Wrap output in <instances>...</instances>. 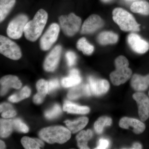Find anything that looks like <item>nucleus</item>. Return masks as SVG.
I'll use <instances>...</instances> for the list:
<instances>
[{"instance_id":"4be33fe9","label":"nucleus","mask_w":149,"mask_h":149,"mask_svg":"<svg viewBox=\"0 0 149 149\" xmlns=\"http://www.w3.org/2000/svg\"><path fill=\"white\" fill-rule=\"evenodd\" d=\"M63 110L68 113L75 114H86L90 111V108L88 107L80 106L68 101L64 103Z\"/></svg>"},{"instance_id":"c85d7f7f","label":"nucleus","mask_w":149,"mask_h":149,"mask_svg":"<svg viewBox=\"0 0 149 149\" xmlns=\"http://www.w3.org/2000/svg\"><path fill=\"white\" fill-rule=\"evenodd\" d=\"M30 94L31 90L30 88L27 86H25L22 89L19 93L10 96L8 98V100L12 102H17L28 98L30 96Z\"/></svg>"},{"instance_id":"7ed1b4c3","label":"nucleus","mask_w":149,"mask_h":149,"mask_svg":"<svg viewBox=\"0 0 149 149\" xmlns=\"http://www.w3.org/2000/svg\"><path fill=\"white\" fill-rule=\"evenodd\" d=\"M113 19L120 29L125 32H138L140 24L132 14L123 9L118 8L112 12Z\"/></svg>"},{"instance_id":"2f4dec72","label":"nucleus","mask_w":149,"mask_h":149,"mask_svg":"<svg viewBox=\"0 0 149 149\" xmlns=\"http://www.w3.org/2000/svg\"><path fill=\"white\" fill-rule=\"evenodd\" d=\"M61 112L60 106L58 104H56L52 109L45 112V116L47 119H54L59 116L61 113Z\"/></svg>"},{"instance_id":"c756f323","label":"nucleus","mask_w":149,"mask_h":149,"mask_svg":"<svg viewBox=\"0 0 149 149\" xmlns=\"http://www.w3.org/2000/svg\"><path fill=\"white\" fill-rule=\"evenodd\" d=\"M0 112L1 116L5 118L13 117L16 115V112L11 105L7 103H3L0 106Z\"/></svg>"},{"instance_id":"423d86ee","label":"nucleus","mask_w":149,"mask_h":149,"mask_svg":"<svg viewBox=\"0 0 149 149\" xmlns=\"http://www.w3.org/2000/svg\"><path fill=\"white\" fill-rule=\"evenodd\" d=\"M0 52L4 56L14 60L21 58V49L16 43L7 37L0 36Z\"/></svg>"},{"instance_id":"f03ea898","label":"nucleus","mask_w":149,"mask_h":149,"mask_svg":"<svg viewBox=\"0 0 149 149\" xmlns=\"http://www.w3.org/2000/svg\"><path fill=\"white\" fill-rule=\"evenodd\" d=\"M39 136L41 139L49 144H63L70 139L71 132L62 126H54L42 129Z\"/></svg>"},{"instance_id":"b1692460","label":"nucleus","mask_w":149,"mask_h":149,"mask_svg":"<svg viewBox=\"0 0 149 149\" xmlns=\"http://www.w3.org/2000/svg\"><path fill=\"white\" fill-rule=\"evenodd\" d=\"M16 0H0V22L3 21L15 5Z\"/></svg>"},{"instance_id":"f704fd0d","label":"nucleus","mask_w":149,"mask_h":149,"mask_svg":"<svg viewBox=\"0 0 149 149\" xmlns=\"http://www.w3.org/2000/svg\"><path fill=\"white\" fill-rule=\"evenodd\" d=\"M59 87L58 80L57 79H52L48 82V93L53 92Z\"/></svg>"},{"instance_id":"4c0bfd02","label":"nucleus","mask_w":149,"mask_h":149,"mask_svg":"<svg viewBox=\"0 0 149 149\" xmlns=\"http://www.w3.org/2000/svg\"><path fill=\"white\" fill-rule=\"evenodd\" d=\"M36 141L38 142V143L39 144V145H40V147H43L44 146H45V144H44V143H43V141H41V140H40V139H35Z\"/></svg>"},{"instance_id":"412c9836","label":"nucleus","mask_w":149,"mask_h":149,"mask_svg":"<svg viewBox=\"0 0 149 149\" xmlns=\"http://www.w3.org/2000/svg\"><path fill=\"white\" fill-rule=\"evenodd\" d=\"M118 40V37L117 34L109 31L102 32L97 37L98 42L102 45L115 44Z\"/></svg>"},{"instance_id":"bb28decb","label":"nucleus","mask_w":149,"mask_h":149,"mask_svg":"<svg viewBox=\"0 0 149 149\" xmlns=\"http://www.w3.org/2000/svg\"><path fill=\"white\" fill-rule=\"evenodd\" d=\"M77 47L78 50L82 51L84 54L87 55H91L94 50V46L88 42L84 37L77 41Z\"/></svg>"},{"instance_id":"9d476101","label":"nucleus","mask_w":149,"mask_h":149,"mask_svg":"<svg viewBox=\"0 0 149 149\" xmlns=\"http://www.w3.org/2000/svg\"><path fill=\"white\" fill-rule=\"evenodd\" d=\"M127 41L131 49L137 53L144 54L149 49L148 42L136 33H131L128 35Z\"/></svg>"},{"instance_id":"4468645a","label":"nucleus","mask_w":149,"mask_h":149,"mask_svg":"<svg viewBox=\"0 0 149 149\" xmlns=\"http://www.w3.org/2000/svg\"><path fill=\"white\" fill-rule=\"evenodd\" d=\"M120 128L128 129L130 127L133 128V131L136 134H140L144 132L146 129V125L143 122L135 118L123 117L120 119L119 123Z\"/></svg>"},{"instance_id":"7c9ffc66","label":"nucleus","mask_w":149,"mask_h":149,"mask_svg":"<svg viewBox=\"0 0 149 149\" xmlns=\"http://www.w3.org/2000/svg\"><path fill=\"white\" fill-rule=\"evenodd\" d=\"M21 142L25 149H38L41 147L35 139H31L27 136L23 137L21 139Z\"/></svg>"},{"instance_id":"473e14b6","label":"nucleus","mask_w":149,"mask_h":149,"mask_svg":"<svg viewBox=\"0 0 149 149\" xmlns=\"http://www.w3.org/2000/svg\"><path fill=\"white\" fill-rule=\"evenodd\" d=\"M13 127L15 130L19 132L23 133H27L29 131V128L25 123H24L19 118L13 120Z\"/></svg>"},{"instance_id":"a878e982","label":"nucleus","mask_w":149,"mask_h":149,"mask_svg":"<svg viewBox=\"0 0 149 149\" xmlns=\"http://www.w3.org/2000/svg\"><path fill=\"white\" fill-rule=\"evenodd\" d=\"M13 128V120L4 119L0 120V135L2 138L8 137L11 133Z\"/></svg>"},{"instance_id":"f3484780","label":"nucleus","mask_w":149,"mask_h":149,"mask_svg":"<svg viewBox=\"0 0 149 149\" xmlns=\"http://www.w3.org/2000/svg\"><path fill=\"white\" fill-rule=\"evenodd\" d=\"M131 85L136 91H146L149 86V74L145 76L134 74L131 79Z\"/></svg>"},{"instance_id":"1a4fd4ad","label":"nucleus","mask_w":149,"mask_h":149,"mask_svg":"<svg viewBox=\"0 0 149 149\" xmlns=\"http://www.w3.org/2000/svg\"><path fill=\"white\" fill-rule=\"evenodd\" d=\"M133 98L137 102L139 114L142 121H146L149 117V98L145 94L136 93L133 94Z\"/></svg>"},{"instance_id":"6ab92c4d","label":"nucleus","mask_w":149,"mask_h":149,"mask_svg":"<svg viewBox=\"0 0 149 149\" xmlns=\"http://www.w3.org/2000/svg\"><path fill=\"white\" fill-rule=\"evenodd\" d=\"M82 78L80 77L79 71L76 69L71 70L68 77H65L62 80L63 87L68 88L74 87L81 83Z\"/></svg>"},{"instance_id":"aec40b11","label":"nucleus","mask_w":149,"mask_h":149,"mask_svg":"<svg viewBox=\"0 0 149 149\" xmlns=\"http://www.w3.org/2000/svg\"><path fill=\"white\" fill-rule=\"evenodd\" d=\"M89 119L87 117H80L73 121L66 120L64 123L68 129L72 133H77L83 129L87 125Z\"/></svg>"},{"instance_id":"c9c22d12","label":"nucleus","mask_w":149,"mask_h":149,"mask_svg":"<svg viewBox=\"0 0 149 149\" xmlns=\"http://www.w3.org/2000/svg\"><path fill=\"white\" fill-rule=\"evenodd\" d=\"M109 141L108 139H101L99 140L98 145L96 149H106L109 146Z\"/></svg>"},{"instance_id":"f257e3e1","label":"nucleus","mask_w":149,"mask_h":149,"mask_svg":"<svg viewBox=\"0 0 149 149\" xmlns=\"http://www.w3.org/2000/svg\"><path fill=\"white\" fill-rule=\"evenodd\" d=\"M48 19V14L41 9L37 12L34 18L28 22L24 29L25 38L31 42H35L43 32Z\"/></svg>"},{"instance_id":"6e6552de","label":"nucleus","mask_w":149,"mask_h":149,"mask_svg":"<svg viewBox=\"0 0 149 149\" xmlns=\"http://www.w3.org/2000/svg\"><path fill=\"white\" fill-rule=\"evenodd\" d=\"M60 32L59 26L56 23L51 24L40 41V48L43 51H47L50 49L57 40Z\"/></svg>"},{"instance_id":"5701e85b","label":"nucleus","mask_w":149,"mask_h":149,"mask_svg":"<svg viewBox=\"0 0 149 149\" xmlns=\"http://www.w3.org/2000/svg\"><path fill=\"white\" fill-rule=\"evenodd\" d=\"M93 133L91 130H83L76 136L77 146L80 149H89L88 146V141L92 139Z\"/></svg>"},{"instance_id":"ddd939ff","label":"nucleus","mask_w":149,"mask_h":149,"mask_svg":"<svg viewBox=\"0 0 149 149\" xmlns=\"http://www.w3.org/2000/svg\"><path fill=\"white\" fill-rule=\"evenodd\" d=\"M88 81L91 92L95 95H102L106 93L109 90V83L107 80L96 79L90 76L88 78Z\"/></svg>"},{"instance_id":"39448f33","label":"nucleus","mask_w":149,"mask_h":149,"mask_svg":"<svg viewBox=\"0 0 149 149\" xmlns=\"http://www.w3.org/2000/svg\"><path fill=\"white\" fill-rule=\"evenodd\" d=\"M59 21L63 32L69 37L74 36L77 33L82 22L81 18L73 13L68 15H61L59 17Z\"/></svg>"},{"instance_id":"0eeeda50","label":"nucleus","mask_w":149,"mask_h":149,"mask_svg":"<svg viewBox=\"0 0 149 149\" xmlns=\"http://www.w3.org/2000/svg\"><path fill=\"white\" fill-rule=\"evenodd\" d=\"M28 17L24 14H20L13 18L10 22L7 29V33L12 39H19L24 32V28L28 22Z\"/></svg>"},{"instance_id":"72a5a7b5","label":"nucleus","mask_w":149,"mask_h":149,"mask_svg":"<svg viewBox=\"0 0 149 149\" xmlns=\"http://www.w3.org/2000/svg\"><path fill=\"white\" fill-rule=\"evenodd\" d=\"M68 64L69 66H72L75 64L77 59L76 54L73 52L69 51L66 53L65 54Z\"/></svg>"},{"instance_id":"58836bf2","label":"nucleus","mask_w":149,"mask_h":149,"mask_svg":"<svg viewBox=\"0 0 149 149\" xmlns=\"http://www.w3.org/2000/svg\"><path fill=\"white\" fill-rule=\"evenodd\" d=\"M6 145L5 143L3 141H0V149H5Z\"/></svg>"},{"instance_id":"a211bd4d","label":"nucleus","mask_w":149,"mask_h":149,"mask_svg":"<svg viewBox=\"0 0 149 149\" xmlns=\"http://www.w3.org/2000/svg\"><path fill=\"white\" fill-rule=\"evenodd\" d=\"M37 93L33 98L34 103L37 104H42L45 97L48 93V82L44 79H41L36 84Z\"/></svg>"},{"instance_id":"cd10ccee","label":"nucleus","mask_w":149,"mask_h":149,"mask_svg":"<svg viewBox=\"0 0 149 149\" xmlns=\"http://www.w3.org/2000/svg\"><path fill=\"white\" fill-rule=\"evenodd\" d=\"M112 123V119L107 116H102L100 117L95 123L94 128L96 133L101 134L103 131L104 127L110 126Z\"/></svg>"},{"instance_id":"ea45409f","label":"nucleus","mask_w":149,"mask_h":149,"mask_svg":"<svg viewBox=\"0 0 149 149\" xmlns=\"http://www.w3.org/2000/svg\"><path fill=\"white\" fill-rule=\"evenodd\" d=\"M102 1L104 2H108L110 1L111 0H102Z\"/></svg>"},{"instance_id":"9b49d317","label":"nucleus","mask_w":149,"mask_h":149,"mask_svg":"<svg viewBox=\"0 0 149 149\" xmlns=\"http://www.w3.org/2000/svg\"><path fill=\"white\" fill-rule=\"evenodd\" d=\"M104 25V22L100 17L97 15H92L83 23L81 33L83 34L94 33L102 28Z\"/></svg>"},{"instance_id":"f8f14e48","label":"nucleus","mask_w":149,"mask_h":149,"mask_svg":"<svg viewBox=\"0 0 149 149\" xmlns=\"http://www.w3.org/2000/svg\"><path fill=\"white\" fill-rule=\"evenodd\" d=\"M62 47L60 45L54 48L45 60L44 69L48 72H53L56 69L60 59Z\"/></svg>"},{"instance_id":"dca6fc26","label":"nucleus","mask_w":149,"mask_h":149,"mask_svg":"<svg viewBox=\"0 0 149 149\" xmlns=\"http://www.w3.org/2000/svg\"><path fill=\"white\" fill-rule=\"evenodd\" d=\"M91 91L88 84H82L74 86L68 94V97L70 100H75L83 96H90Z\"/></svg>"},{"instance_id":"a19ab883","label":"nucleus","mask_w":149,"mask_h":149,"mask_svg":"<svg viewBox=\"0 0 149 149\" xmlns=\"http://www.w3.org/2000/svg\"><path fill=\"white\" fill-rule=\"evenodd\" d=\"M148 95H149V92H148Z\"/></svg>"},{"instance_id":"e433bc0d","label":"nucleus","mask_w":149,"mask_h":149,"mask_svg":"<svg viewBox=\"0 0 149 149\" xmlns=\"http://www.w3.org/2000/svg\"><path fill=\"white\" fill-rule=\"evenodd\" d=\"M131 149H139L142 148V146L141 144L139 143H135L133 144Z\"/></svg>"},{"instance_id":"393cba45","label":"nucleus","mask_w":149,"mask_h":149,"mask_svg":"<svg viewBox=\"0 0 149 149\" xmlns=\"http://www.w3.org/2000/svg\"><path fill=\"white\" fill-rule=\"evenodd\" d=\"M133 13L145 15H149V3L144 1H138L133 2L130 6Z\"/></svg>"},{"instance_id":"20e7f679","label":"nucleus","mask_w":149,"mask_h":149,"mask_svg":"<svg viewBox=\"0 0 149 149\" xmlns=\"http://www.w3.org/2000/svg\"><path fill=\"white\" fill-rule=\"evenodd\" d=\"M116 70L110 75L112 83L116 86L124 84L130 79L132 70L129 68V62L123 56L118 57L115 61Z\"/></svg>"},{"instance_id":"2eb2a0df","label":"nucleus","mask_w":149,"mask_h":149,"mask_svg":"<svg viewBox=\"0 0 149 149\" xmlns=\"http://www.w3.org/2000/svg\"><path fill=\"white\" fill-rule=\"evenodd\" d=\"M0 83L1 85V96L5 95L10 88L19 89L22 85L18 77L12 75L4 76L1 78Z\"/></svg>"}]
</instances>
